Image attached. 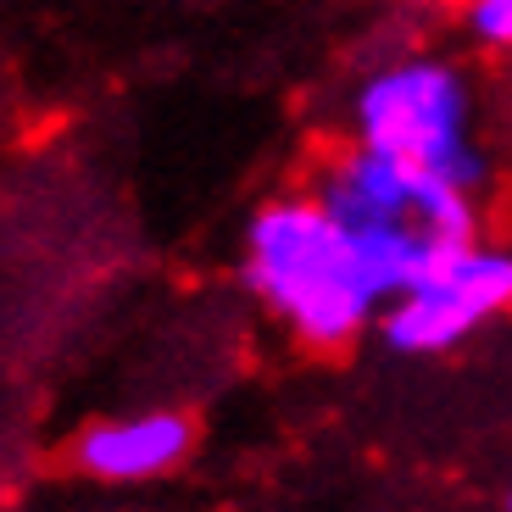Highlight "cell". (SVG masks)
Returning <instances> with one entry per match:
<instances>
[{"mask_svg": "<svg viewBox=\"0 0 512 512\" xmlns=\"http://www.w3.org/2000/svg\"><path fill=\"white\" fill-rule=\"evenodd\" d=\"M507 507H512V496H507Z\"/></svg>", "mask_w": 512, "mask_h": 512, "instance_id": "cell-7", "label": "cell"}, {"mask_svg": "<svg viewBox=\"0 0 512 512\" xmlns=\"http://www.w3.org/2000/svg\"><path fill=\"white\" fill-rule=\"evenodd\" d=\"M240 268L256 301L312 351H340L368 323H379L384 295L373 290L351 234L312 190L279 195L256 212Z\"/></svg>", "mask_w": 512, "mask_h": 512, "instance_id": "cell-2", "label": "cell"}, {"mask_svg": "<svg viewBox=\"0 0 512 512\" xmlns=\"http://www.w3.org/2000/svg\"><path fill=\"white\" fill-rule=\"evenodd\" d=\"M512 312V251L490 240H462L435 256L407 290L379 307L384 346L401 357H440L457 351L468 334Z\"/></svg>", "mask_w": 512, "mask_h": 512, "instance_id": "cell-4", "label": "cell"}, {"mask_svg": "<svg viewBox=\"0 0 512 512\" xmlns=\"http://www.w3.org/2000/svg\"><path fill=\"white\" fill-rule=\"evenodd\" d=\"M462 28L485 51H512V0H468L462 6Z\"/></svg>", "mask_w": 512, "mask_h": 512, "instance_id": "cell-6", "label": "cell"}, {"mask_svg": "<svg viewBox=\"0 0 512 512\" xmlns=\"http://www.w3.org/2000/svg\"><path fill=\"white\" fill-rule=\"evenodd\" d=\"M312 195L351 234L362 268L384 301L407 290L435 256L479 234V190L357 140H351V151L318 167Z\"/></svg>", "mask_w": 512, "mask_h": 512, "instance_id": "cell-1", "label": "cell"}, {"mask_svg": "<svg viewBox=\"0 0 512 512\" xmlns=\"http://www.w3.org/2000/svg\"><path fill=\"white\" fill-rule=\"evenodd\" d=\"M351 140L401 162L435 167L468 190H479L490 173L485 151L474 145L468 78L446 56H396L373 67L351 95Z\"/></svg>", "mask_w": 512, "mask_h": 512, "instance_id": "cell-3", "label": "cell"}, {"mask_svg": "<svg viewBox=\"0 0 512 512\" xmlns=\"http://www.w3.org/2000/svg\"><path fill=\"white\" fill-rule=\"evenodd\" d=\"M190 423L179 412H128V418L90 423L73 440L78 474L95 485H151L190 457Z\"/></svg>", "mask_w": 512, "mask_h": 512, "instance_id": "cell-5", "label": "cell"}]
</instances>
